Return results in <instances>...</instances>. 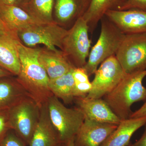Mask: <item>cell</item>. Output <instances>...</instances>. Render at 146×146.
<instances>
[{
  "mask_svg": "<svg viewBox=\"0 0 146 146\" xmlns=\"http://www.w3.org/2000/svg\"><path fill=\"white\" fill-rule=\"evenodd\" d=\"M145 76L146 70L126 74L115 89L104 97V100L121 121L129 118L133 103L146 100V88L143 84Z\"/></svg>",
  "mask_w": 146,
  "mask_h": 146,
  "instance_id": "7a4b0ae2",
  "label": "cell"
},
{
  "mask_svg": "<svg viewBox=\"0 0 146 146\" xmlns=\"http://www.w3.org/2000/svg\"><path fill=\"white\" fill-rule=\"evenodd\" d=\"M100 21L101 29L99 37L91 48L88 60L83 67L89 76L94 74L104 61L115 55L125 36V35L106 16Z\"/></svg>",
  "mask_w": 146,
  "mask_h": 146,
  "instance_id": "3957f363",
  "label": "cell"
},
{
  "mask_svg": "<svg viewBox=\"0 0 146 146\" xmlns=\"http://www.w3.org/2000/svg\"><path fill=\"white\" fill-rule=\"evenodd\" d=\"M131 9L146 10V0H125L120 11Z\"/></svg>",
  "mask_w": 146,
  "mask_h": 146,
  "instance_id": "cb8c5ba5",
  "label": "cell"
},
{
  "mask_svg": "<svg viewBox=\"0 0 146 146\" xmlns=\"http://www.w3.org/2000/svg\"><path fill=\"white\" fill-rule=\"evenodd\" d=\"M12 74L11 73L0 67V79L6 77L10 76Z\"/></svg>",
  "mask_w": 146,
  "mask_h": 146,
  "instance_id": "4dcf8cb0",
  "label": "cell"
},
{
  "mask_svg": "<svg viewBox=\"0 0 146 146\" xmlns=\"http://www.w3.org/2000/svg\"><path fill=\"white\" fill-rule=\"evenodd\" d=\"M19 0H0V4L5 5H16L18 4Z\"/></svg>",
  "mask_w": 146,
  "mask_h": 146,
  "instance_id": "f546056e",
  "label": "cell"
},
{
  "mask_svg": "<svg viewBox=\"0 0 146 146\" xmlns=\"http://www.w3.org/2000/svg\"><path fill=\"white\" fill-rule=\"evenodd\" d=\"M115 56L126 74L146 70V33L125 35Z\"/></svg>",
  "mask_w": 146,
  "mask_h": 146,
  "instance_id": "ba28073f",
  "label": "cell"
},
{
  "mask_svg": "<svg viewBox=\"0 0 146 146\" xmlns=\"http://www.w3.org/2000/svg\"><path fill=\"white\" fill-rule=\"evenodd\" d=\"M145 131L141 138L134 144L132 146H146V123L145 125Z\"/></svg>",
  "mask_w": 146,
  "mask_h": 146,
  "instance_id": "f1b7e54d",
  "label": "cell"
},
{
  "mask_svg": "<svg viewBox=\"0 0 146 146\" xmlns=\"http://www.w3.org/2000/svg\"><path fill=\"white\" fill-rule=\"evenodd\" d=\"M118 125L85 118L75 137V144L76 146H100Z\"/></svg>",
  "mask_w": 146,
  "mask_h": 146,
  "instance_id": "30bf717a",
  "label": "cell"
},
{
  "mask_svg": "<svg viewBox=\"0 0 146 146\" xmlns=\"http://www.w3.org/2000/svg\"><path fill=\"white\" fill-rule=\"evenodd\" d=\"M94 74L92 89L86 96L90 98L104 97L115 89L126 75L115 55L104 61Z\"/></svg>",
  "mask_w": 146,
  "mask_h": 146,
  "instance_id": "9c48e42d",
  "label": "cell"
},
{
  "mask_svg": "<svg viewBox=\"0 0 146 146\" xmlns=\"http://www.w3.org/2000/svg\"><path fill=\"white\" fill-rule=\"evenodd\" d=\"M41 106L28 97L8 110L9 123L11 129L29 145L40 116Z\"/></svg>",
  "mask_w": 146,
  "mask_h": 146,
  "instance_id": "8992f818",
  "label": "cell"
},
{
  "mask_svg": "<svg viewBox=\"0 0 146 146\" xmlns=\"http://www.w3.org/2000/svg\"><path fill=\"white\" fill-rule=\"evenodd\" d=\"M17 39L0 36V67L18 76L21 65L16 46Z\"/></svg>",
  "mask_w": 146,
  "mask_h": 146,
  "instance_id": "ffe728a7",
  "label": "cell"
},
{
  "mask_svg": "<svg viewBox=\"0 0 146 146\" xmlns=\"http://www.w3.org/2000/svg\"><path fill=\"white\" fill-rule=\"evenodd\" d=\"M105 16L124 34L146 33V10H109Z\"/></svg>",
  "mask_w": 146,
  "mask_h": 146,
  "instance_id": "8fae6325",
  "label": "cell"
},
{
  "mask_svg": "<svg viewBox=\"0 0 146 146\" xmlns=\"http://www.w3.org/2000/svg\"><path fill=\"white\" fill-rule=\"evenodd\" d=\"M78 108L85 118L99 122L119 125L121 121L109 106L102 98L94 99L87 97L75 98Z\"/></svg>",
  "mask_w": 146,
  "mask_h": 146,
  "instance_id": "7c38bea8",
  "label": "cell"
},
{
  "mask_svg": "<svg viewBox=\"0 0 146 146\" xmlns=\"http://www.w3.org/2000/svg\"><path fill=\"white\" fill-rule=\"evenodd\" d=\"M10 77L0 79V112L9 110L22 100L30 97L16 79Z\"/></svg>",
  "mask_w": 146,
  "mask_h": 146,
  "instance_id": "ac0fdd59",
  "label": "cell"
},
{
  "mask_svg": "<svg viewBox=\"0 0 146 146\" xmlns=\"http://www.w3.org/2000/svg\"><path fill=\"white\" fill-rule=\"evenodd\" d=\"M90 2L91 0H56L55 9L57 23L72 27L86 12Z\"/></svg>",
  "mask_w": 146,
  "mask_h": 146,
  "instance_id": "9a60e30c",
  "label": "cell"
},
{
  "mask_svg": "<svg viewBox=\"0 0 146 146\" xmlns=\"http://www.w3.org/2000/svg\"><path fill=\"white\" fill-rule=\"evenodd\" d=\"M146 123V116L121 120L100 146H127L132 135Z\"/></svg>",
  "mask_w": 146,
  "mask_h": 146,
  "instance_id": "e0dca14e",
  "label": "cell"
},
{
  "mask_svg": "<svg viewBox=\"0 0 146 146\" xmlns=\"http://www.w3.org/2000/svg\"><path fill=\"white\" fill-rule=\"evenodd\" d=\"M72 75L75 84L84 83L90 81L89 75L83 68H75L73 69Z\"/></svg>",
  "mask_w": 146,
  "mask_h": 146,
  "instance_id": "484cf974",
  "label": "cell"
},
{
  "mask_svg": "<svg viewBox=\"0 0 146 146\" xmlns=\"http://www.w3.org/2000/svg\"><path fill=\"white\" fill-rule=\"evenodd\" d=\"M50 117L59 135L61 143L75 138L85 117L78 107H65L53 95L47 102Z\"/></svg>",
  "mask_w": 146,
  "mask_h": 146,
  "instance_id": "277c9868",
  "label": "cell"
},
{
  "mask_svg": "<svg viewBox=\"0 0 146 146\" xmlns=\"http://www.w3.org/2000/svg\"><path fill=\"white\" fill-rule=\"evenodd\" d=\"M68 30L55 22L33 25L18 32L19 40L28 47L42 44L48 49L58 51L62 50L63 39Z\"/></svg>",
  "mask_w": 146,
  "mask_h": 146,
  "instance_id": "52a82bcc",
  "label": "cell"
},
{
  "mask_svg": "<svg viewBox=\"0 0 146 146\" xmlns=\"http://www.w3.org/2000/svg\"><path fill=\"white\" fill-rule=\"evenodd\" d=\"M21 70L16 78L29 96L41 106L53 96L49 88L50 79L38 60L40 48H30L16 39Z\"/></svg>",
  "mask_w": 146,
  "mask_h": 146,
  "instance_id": "6da1fadb",
  "label": "cell"
},
{
  "mask_svg": "<svg viewBox=\"0 0 146 146\" xmlns=\"http://www.w3.org/2000/svg\"><path fill=\"white\" fill-rule=\"evenodd\" d=\"M125 0H91L89 8L82 18L92 33L99 22L109 10H119Z\"/></svg>",
  "mask_w": 146,
  "mask_h": 146,
  "instance_id": "d6986e66",
  "label": "cell"
},
{
  "mask_svg": "<svg viewBox=\"0 0 146 146\" xmlns=\"http://www.w3.org/2000/svg\"><path fill=\"white\" fill-rule=\"evenodd\" d=\"M38 60L50 80L62 76L75 68L63 52L59 50L54 51L47 48H40Z\"/></svg>",
  "mask_w": 146,
  "mask_h": 146,
  "instance_id": "5bb4252c",
  "label": "cell"
},
{
  "mask_svg": "<svg viewBox=\"0 0 146 146\" xmlns=\"http://www.w3.org/2000/svg\"><path fill=\"white\" fill-rule=\"evenodd\" d=\"M146 116V100L139 109L134 112H132L129 118L142 117Z\"/></svg>",
  "mask_w": 146,
  "mask_h": 146,
  "instance_id": "83f0119b",
  "label": "cell"
},
{
  "mask_svg": "<svg viewBox=\"0 0 146 146\" xmlns=\"http://www.w3.org/2000/svg\"><path fill=\"white\" fill-rule=\"evenodd\" d=\"M59 135L50 117L47 103L40 106L39 121L29 144V146H58Z\"/></svg>",
  "mask_w": 146,
  "mask_h": 146,
  "instance_id": "4fadbf2b",
  "label": "cell"
},
{
  "mask_svg": "<svg viewBox=\"0 0 146 146\" xmlns=\"http://www.w3.org/2000/svg\"><path fill=\"white\" fill-rule=\"evenodd\" d=\"M54 0H28L22 4L24 10L41 23H52Z\"/></svg>",
  "mask_w": 146,
  "mask_h": 146,
  "instance_id": "7402d4cb",
  "label": "cell"
},
{
  "mask_svg": "<svg viewBox=\"0 0 146 146\" xmlns=\"http://www.w3.org/2000/svg\"><path fill=\"white\" fill-rule=\"evenodd\" d=\"M0 36H8L15 39H19L16 33L10 31L0 17Z\"/></svg>",
  "mask_w": 146,
  "mask_h": 146,
  "instance_id": "4316f807",
  "label": "cell"
},
{
  "mask_svg": "<svg viewBox=\"0 0 146 146\" xmlns=\"http://www.w3.org/2000/svg\"><path fill=\"white\" fill-rule=\"evenodd\" d=\"M28 1V0H19L17 6L19 5V4H23L24 3Z\"/></svg>",
  "mask_w": 146,
  "mask_h": 146,
  "instance_id": "d6a6232c",
  "label": "cell"
},
{
  "mask_svg": "<svg viewBox=\"0 0 146 146\" xmlns=\"http://www.w3.org/2000/svg\"><path fill=\"white\" fill-rule=\"evenodd\" d=\"M75 138L70 139L69 141L60 143L59 146H76L74 142Z\"/></svg>",
  "mask_w": 146,
  "mask_h": 146,
  "instance_id": "1f68e13d",
  "label": "cell"
},
{
  "mask_svg": "<svg viewBox=\"0 0 146 146\" xmlns=\"http://www.w3.org/2000/svg\"><path fill=\"white\" fill-rule=\"evenodd\" d=\"M74 69L58 78L50 80L49 83V88L53 95L62 100L66 104L71 103L75 100V83L72 75Z\"/></svg>",
  "mask_w": 146,
  "mask_h": 146,
  "instance_id": "44dd1931",
  "label": "cell"
},
{
  "mask_svg": "<svg viewBox=\"0 0 146 146\" xmlns=\"http://www.w3.org/2000/svg\"><path fill=\"white\" fill-rule=\"evenodd\" d=\"M0 17L9 30L17 35L21 30L36 24L44 23L16 5L0 4Z\"/></svg>",
  "mask_w": 146,
  "mask_h": 146,
  "instance_id": "2e32d148",
  "label": "cell"
},
{
  "mask_svg": "<svg viewBox=\"0 0 146 146\" xmlns=\"http://www.w3.org/2000/svg\"><path fill=\"white\" fill-rule=\"evenodd\" d=\"M10 129L8 121V110L0 112V142Z\"/></svg>",
  "mask_w": 146,
  "mask_h": 146,
  "instance_id": "d4e9b609",
  "label": "cell"
},
{
  "mask_svg": "<svg viewBox=\"0 0 146 146\" xmlns=\"http://www.w3.org/2000/svg\"><path fill=\"white\" fill-rule=\"evenodd\" d=\"M59 145H60V144H59ZM58 146H59V145H58Z\"/></svg>",
  "mask_w": 146,
  "mask_h": 146,
  "instance_id": "e575fe53",
  "label": "cell"
},
{
  "mask_svg": "<svg viewBox=\"0 0 146 146\" xmlns=\"http://www.w3.org/2000/svg\"><path fill=\"white\" fill-rule=\"evenodd\" d=\"M89 33L87 23L82 17L68 30L63 39L61 51L75 68H83L87 62L91 44Z\"/></svg>",
  "mask_w": 146,
  "mask_h": 146,
  "instance_id": "5b68a950",
  "label": "cell"
},
{
  "mask_svg": "<svg viewBox=\"0 0 146 146\" xmlns=\"http://www.w3.org/2000/svg\"><path fill=\"white\" fill-rule=\"evenodd\" d=\"M26 145L25 142L11 129L0 142V146H26Z\"/></svg>",
  "mask_w": 146,
  "mask_h": 146,
  "instance_id": "603a6c76",
  "label": "cell"
},
{
  "mask_svg": "<svg viewBox=\"0 0 146 146\" xmlns=\"http://www.w3.org/2000/svg\"><path fill=\"white\" fill-rule=\"evenodd\" d=\"M127 146H132V144L130 143L129 145H128Z\"/></svg>",
  "mask_w": 146,
  "mask_h": 146,
  "instance_id": "836d02e7",
  "label": "cell"
}]
</instances>
